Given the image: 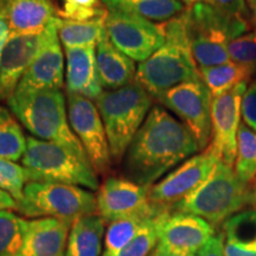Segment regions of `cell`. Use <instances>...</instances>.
<instances>
[{
	"label": "cell",
	"mask_w": 256,
	"mask_h": 256,
	"mask_svg": "<svg viewBox=\"0 0 256 256\" xmlns=\"http://www.w3.org/2000/svg\"><path fill=\"white\" fill-rule=\"evenodd\" d=\"M153 256H188V255H178V254H172V252H164L162 250V249L159 248H156L154 252H152ZM191 256V255H190Z\"/></svg>",
	"instance_id": "40"
},
{
	"label": "cell",
	"mask_w": 256,
	"mask_h": 256,
	"mask_svg": "<svg viewBox=\"0 0 256 256\" xmlns=\"http://www.w3.org/2000/svg\"><path fill=\"white\" fill-rule=\"evenodd\" d=\"M218 156L208 146L150 188L148 197L153 206L171 210L176 204L192 194L209 177L217 162Z\"/></svg>",
	"instance_id": "11"
},
{
	"label": "cell",
	"mask_w": 256,
	"mask_h": 256,
	"mask_svg": "<svg viewBox=\"0 0 256 256\" xmlns=\"http://www.w3.org/2000/svg\"><path fill=\"white\" fill-rule=\"evenodd\" d=\"M108 10L133 14L164 23L186 8L182 0H101Z\"/></svg>",
	"instance_id": "24"
},
{
	"label": "cell",
	"mask_w": 256,
	"mask_h": 256,
	"mask_svg": "<svg viewBox=\"0 0 256 256\" xmlns=\"http://www.w3.org/2000/svg\"><path fill=\"white\" fill-rule=\"evenodd\" d=\"M26 220L11 210L0 211V256H17L23 244Z\"/></svg>",
	"instance_id": "30"
},
{
	"label": "cell",
	"mask_w": 256,
	"mask_h": 256,
	"mask_svg": "<svg viewBox=\"0 0 256 256\" xmlns=\"http://www.w3.org/2000/svg\"><path fill=\"white\" fill-rule=\"evenodd\" d=\"M28 182L26 171L16 162L0 158V188L8 192L16 200H23L24 188Z\"/></svg>",
	"instance_id": "33"
},
{
	"label": "cell",
	"mask_w": 256,
	"mask_h": 256,
	"mask_svg": "<svg viewBox=\"0 0 256 256\" xmlns=\"http://www.w3.org/2000/svg\"><path fill=\"white\" fill-rule=\"evenodd\" d=\"M8 114H10L8 110H5V108H2V106H0V116H4V115H8Z\"/></svg>",
	"instance_id": "44"
},
{
	"label": "cell",
	"mask_w": 256,
	"mask_h": 256,
	"mask_svg": "<svg viewBox=\"0 0 256 256\" xmlns=\"http://www.w3.org/2000/svg\"><path fill=\"white\" fill-rule=\"evenodd\" d=\"M17 210L28 217H52L74 222L98 212L96 197L90 191L50 182H28Z\"/></svg>",
	"instance_id": "8"
},
{
	"label": "cell",
	"mask_w": 256,
	"mask_h": 256,
	"mask_svg": "<svg viewBox=\"0 0 256 256\" xmlns=\"http://www.w3.org/2000/svg\"><path fill=\"white\" fill-rule=\"evenodd\" d=\"M26 150V138L11 114L0 116V158L11 162L23 158Z\"/></svg>",
	"instance_id": "31"
},
{
	"label": "cell",
	"mask_w": 256,
	"mask_h": 256,
	"mask_svg": "<svg viewBox=\"0 0 256 256\" xmlns=\"http://www.w3.org/2000/svg\"><path fill=\"white\" fill-rule=\"evenodd\" d=\"M66 58L68 94L96 100L104 92V87L98 78L95 48H66Z\"/></svg>",
	"instance_id": "19"
},
{
	"label": "cell",
	"mask_w": 256,
	"mask_h": 256,
	"mask_svg": "<svg viewBox=\"0 0 256 256\" xmlns=\"http://www.w3.org/2000/svg\"><path fill=\"white\" fill-rule=\"evenodd\" d=\"M150 256H153V255H152V254H151V255H150Z\"/></svg>",
	"instance_id": "46"
},
{
	"label": "cell",
	"mask_w": 256,
	"mask_h": 256,
	"mask_svg": "<svg viewBox=\"0 0 256 256\" xmlns=\"http://www.w3.org/2000/svg\"><path fill=\"white\" fill-rule=\"evenodd\" d=\"M17 200L8 192L0 188V211L2 210H17Z\"/></svg>",
	"instance_id": "39"
},
{
	"label": "cell",
	"mask_w": 256,
	"mask_h": 256,
	"mask_svg": "<svg viewBox=\"0 0 256 256\" xmlns=\"http://www.w3.org/2000/svg\"><path fill=\"white\" fill-rule=\"evenodd\" d=\"M43 32L10 36L0 56V100L8 101L17 89L22 78L40 49Z\"/></svg>",
	"instance_id": "17"
},
{
	"label": "cell",
	"mask_w": 256,
	"mask_h": 256,
	"mask_svg": "<svg viewBox=\"0 0 256 256\" xmlns=\"http://www.w3.org/2000/svg\"><path fill=\"white\" fill-rule=\"evenodd\" d=\"M165 43L136 69V81L152 98L185 82L202 81L188 37V8L180 14L160 23Z\"/></svg>",
	"instance_id": "2"
},
{
	"label": "cell",
	"mask_w": 256,
	"mask_h": 256,
	"mask_svg": "<svg viewBox=\"0 0 256 256\" xmlns=\"http://www.w3.org/2000/svg\"><path fill=\"white\" fill-rule=\"evenodd\" d=\"M226 256H256V210L238 212L223 223Z\"/></svg>",
	"instance_id": "23"
},
{
	"label": "cell",
	"mask_w": 256,
	"mask_h": 256,
	"mask_svg": "<svg viewBox=\"0 0 256 256\" xmlns=\"http://www.w3.org/2000/svg\"><path fill=\"white\" fill-rule=\"evenodd\" d=\"M104 18L88 22H75L57 19V34L60 40L66 48H96L104 36Z\"/></svg>",
	"instance_id": "26"
},
{
	"label": "cell",
	"mask_w": 256,
	"mask_h": 256,
	"mask_svg": "<svg viewBox=\"0 0 256 256\" xmlns=\"http://www.w3.org/2000/svg\"><path fill=\"white\" fill-rule=\"evenodd\" d=\"M11 32H10V28L6 20L4 10L0 8V56H2L4 48L10 40Z\"/></svg>",
	"instance_id": "38"
},
{
	"label": "cell",
	"mask_w": 256,
	"mask_h": 256,
	"mask_svg": "<svg viewBox=\"0 0 256 256\" xmlns=\"http://www.w3.org/2000/svg\"><path fill=\"white\" fill-rule=\"evenodd\" d=\"M198 151L197 140L188 127L154 106L124 154V174L134 183L151 188L168 170Z\"/></svg>",
	"instance_id": "1"
},
{
	"label": "cell",
	"mask_w": 256,
	"mask_h": 256,
	"mask_svg": "<svg viewBox=\"0 0 256 256\" xmlns=\"http://www.w3.org/2000/svg\"><path fill=\"white\" fill-rule=\"evenodd\" d=\"M247 2L248 0H211V5L235 17L247 19L250 11Z\"/></svg>",
	"instance_id": "36"
},
{
	"label": "cell",
	"mask_w": 256,
	"mask_h": 256,
	"mask_svg": "<svg viewBox=\"0 0 256 256\" xmlns=\"http://www.w3.org/2000/svg\"><path fill=\"white\" fill-rule=\"evenodd\" d=\"M180 118L197 140L200 150H206L211 139V98L202 81L185 82L168 89L156 98Z\"/></svg>",
	"instance_id": "10"
},
{
	"label": "cell",
	"mask_w": 256,
	"mask_h": 256,
	"mask_svg": "<svg viewBox=\"0 0 256 256\" xmlns=\"http://www.w3.org/2000/svg\"><path fill=\"white\" fill-rule=\"evenodd\" d=\"M249 10L252 11V18H254V23L256 25V0H248Z\"/></svg>",
	"instance_id": "42"
},
{
	"label": "cell",
	"mask_w": 256,
	"mask_h": 256,
	"mask_svg": "<svg viewBox=\"0 0 256 256\" xmlns=\"http://www.w3.org/2000/svg\"><path fill=\"white\" fill-rule=\"evenodd\" d=\"M108 8L101 0H63V8L57 17L75 22H88L104 18Z\"/></svg>",
	"instance_id": "32"
},
{
	"label": "cell",
	"mask_w": 256,
	"mask_h": 256,
	"mask_svg": "<svg viewBox=\"0 0 256 256\" xmlns=\"http://www.w3.org/2000/svg\"><path fill=\"white\" fill-rule=\"evenodd\" d=\"M148 191L150 188L127 178H108L96 194L98 214L108 223L130 216L151 214L159 208L150 202Z\"/></svg>",
	"instance_id": "15"
},
{
	"label": "cell",
	"mask_w": 256,
	"mask_h": 256,
	"mask_svg": "<svg viewBox=\"0 0 256 256\" xmlns=\"http://www.w3.org/2000/svg\"><path fill=\"white\" fill-rule=\"evenodd\" d=\"M243 124L256 132V78L248 84L241 102Z\"/></svg>",
	"instance_id": "35"
},
{
	"label": "cell",
	"mask_w": 256,
	"mask_h": 256,
	"mask_svg": "<svg viewBox=\"0 0 256 256\" xmlns=\"http://www.w3.org/2000/svg\"><path fill=\"white\" fill-rule=\"evenodd\" d=\"M249 204H252V206L256 209V190L250 192V197H249Z\"/></svg>",
	"instance_id": "43"
},
{
	"label": "cell",
	"mask_w": 256,
	"mask_h": 256,
	"mask_svg": "<svg viewBox=\"0 0 256 256\" xmlns=\"http://www.w3.org/2000/svg\"><path fill=\"white\" fill-rule=\"evenodd\" d=\"M234 170L244 184L254 183L256 178V132L243 122L238 128V152Z\"/></svg>",
	"instance_id": "28"
},
{
	"label": "cell",
	"mask_w": 256,
	"mask_h": 256,
	"mask_svg": "<svg viewBox=\"0 0 256 256\" xmlns=\"http://www.w3.org/2000/svg\"><path fill=\"white\" fill-rule=\"evenodd\" d=\"M200 75L214 98L232 90L240 83L249 82L254 72L242 64L229 60L220 66L200 68Z\"/></svg>",
	"instance_id": "25"
},
{
	"label": "cell",
	"mask_w": 256,
	"mask_h": 256,
	"mask_svg": "<svg viewBox=\"0 0 256 256\" xmlns=\"http://www.w3.org/2000/svg\"><path fill=\"white\" fill-rule=\"evenodd\" d=\"M104 223V220L96 214L74 220L64 256H101Z\"/></svg>",
	"instance_id": "22"
},
{
	"label": "cell",
	"mask_w": 256,
	"mask_h": 256,
	"mask_svg": "<svg viewBox=\"0 0 256 256\" xmlns=\"http://www.w3.org/2000/svg\"><path fill=\"white\" fill-rule=\"evenodd\" d=\"M104 28L114 46L136 62H145L165 43L159 24L133 14L108 10Z\"/></svg>",
	"instance_id": "9"
},
{
	"label": "cell",
	"mask_w": 256,
	"mask_h": 256,
	"mask_svg": "<svg viewBox=\"0 0 256 256\" xmlns=\"http://www.w3.org/2000/svg\"><path fill=\"white\" fill-rule=\"evenodd\" d=\"M4 10L11 34H42L57 17L52 0H8Z\"/></svg>",
	"instance_id": "20"
},
{
	"label": "cell",
	"mask_w": 256,
	"mask_h": 256,
	"mask_svg": "<svg viewBox=\"0 0 256 256\" xmlns=\"http://www.w3.org/2000/svg\"><path fill=\"white\" fill-rule=\"evenodd\" d=\"M96 63L102 87L108 90L122 88L136 80L134 60L114 46L106 31L96 46Z\"/></svg>",
	"instance_id": "21"
},
{
	"label": "cell",
	"mask_w": 256,
	"mask_h": 256,
	"mask_svg": "<svg viewBox=\"0 0 256 256\" xmlns=\"http://www.w3.org/2000/svg\"><path fill=\"white\" fill-rule=\"evenodd\" d=\"M8 104L22 124L34 136L66 147L89 159L70 126L66 100L60 90L14 92Z\"/></svg>",
	"instance_id": "3"
},
{
	"label": "cell",
	"mask_w": 256,
	"mask_h": 256,
	"mask_svg": "<svg viewBox=\"0 0 256 256\" xmlns=\"http://www.w3.org/2000/svg\"><path fill=\"white\" fill-rule=\"evenodd\" d=\"M162 210L165 209L159 208V209H156L151 214L130 216L127 217V218H121L110 222L104 235V250L101 256H110L119 252L120 249H122L130 240L136 238V235L144 228V226Z\"/></svg>",
	"instance_id": "27"
},
{
	"label": "cell",
	"mask_w": 256,
	"mask_h": 256,
	"mask_svg": "<svg viewBox=\"0 0 256 256\" xmlns=\"http://www.w3.org/2000/svg\"><path fill=\"white\" fill-rule=\"evenodd\" d=\"M252 184H254V186H256V178H255V180H254V183H252Z\"/></svg>",
	"instance_id": "45"
},
{
	"label": "cell",
	"mask_w": 256,
	"mask_h": 256,
	"mask_svg": "<svg viewBox=\"0 0 256 256\" xmlns=\"http://www.w3.org/2000/svg\"><path fill=\"white\" fill-rule=\"evenodd\" d=\"M228 51L230 60L242 64L256 74V28L230 40Z\"/></svg>",
	"instance_id": "34"
},
{
	"label": "cell",
	"mask_w": 256,
	"mask_h": 256,
	"mask_svg": "<svg viewBox=\"0 0 256 256\" xmlns=\"http://www.w3.org/2000/svg\"><path fill=\"white\" fill-rule=\"evenodd\" d=\"M56 17L43 32L40 49L14 92L60 90L63 87V51Z\"/></svg>",
	"instance_id": "14"
},
{
	"label": "cell",
	"mask_w": 256,
	"mask_h": 256,
	"mask_svg": "<svg viewBox=\"0 0 256 256\" xmlns=\"http://www.w3.org/2000/svg\"><path fill=\"white\" fill-rule=\"evenodd\" d=\"M215 236V229L206 220L190 214L171 211L160 228L156 248L178 255H194Z\"/></svg>",
	"instance_id": "16"
},
{
	"label": "cell",
	"mask_w": 256,
	"mask_h": 256,
	"mask_svg": "<svg viewBox=\"0 0 256 256\" xmlns=\"http://www.w3.org/2000/svg\"><path fill=\"white\" fill-rule=\"evenodd\" d=\"M248 82L240 83L232 90L212 98L211 102V139L209 147L220 162L234 168L238 152V133L241 124L242 96Z\"/></svg>",
	"instance_id": "13"
},
{
	"label": "cell",
	"mask_w": 256,
	"mask_h": 256,
	"mask_svg": "<svg viewBox=\"0 0 256 256\" xmlns=\"http://www.w3.org/2000/svg\"><path fill=\"white\" fill-rule=\"evenodd\" d=\"M171 210H162L147 222L144 228L122 249L110 256H150L159 243L162 224Z\"/></svg>",
	"instance_id": "29"
},
{
	"label": "cell",
	"mask_w": 256,
	"mask_h": 256,
	"mask_svg": "<svg viewBox=\"0 0 256 256\" xmlns=\"http://www.w3.org/2000/svg\"><path fill=\"white\" fill-rule=\"evenodd\" d=\"M183 4L186 6V8H191V6L200 4V2H208V4H211V0H182Z\"/></svg>",
	"instance_id": "41"
},
{
	"label": "cell",
	"mask_w": 256,
	"mask_h": 256,
	"mask_svg": "<svg viewBox=\"0 0 256 256\" xmlns=\"http://www.w3.org/2000/svg\"><path fill=\"white\" fill-rule=\"evenodd\" d=\"M250 192L234 168L220 160L209 177L171 211L190 214L217 226L249 204Z\"/></svg>",
	"instance_id": "5"
},
{
	"label": "cell",
	"mask_w": 256,
	"mask_h": 256,
	"mask_svg": "<svg viewBox=\"0 0 256 256\" xmlns=\"http://www.w3.org/2000/svg\"><path fill=\"white\" fill-rule=\"evenodd\" d=\"M188 14L191 52L198 68L229 62V42L250 28L246 18L235 17L208 2L188 8Z\"/></svg>",
	"instance_id": "4"
},
{
	"label": "cell",
	"mask_w": 256,
	"mask_h": 256,
	"mask_svg": "<svg viewBox=\"0 0 256 256\" xmlns=\"http://www.w3.org/2000/svg\"><path fill=\"white\" fill-rule=\"evenodd\" d=\"M191 256H226L224 254V235L223 232L215 235L210 241Z\"/></svg>",
	"instance_id": "37"
},
{
	"label": "cell",
	"mask_w": 256,
	"mask_h": 256,
	"mask_svg": "<svg viewBox=\"0 0 256 256\" xmlns=\"http://www.w3.org/2000/svg\"><path fill=\"white\" fill-rule=\"evenodd\" d=\"M72 224L52 217L28 220L23 244L17 256H64Z\"/></svg>",
	"instance_id": "18"
},
{
	"label": "cell",
	"mask_w": 256,
	"mask_h": 256,
	"mask_svg": "<svg viewBox=\"0 0 256 256\" xmlns=\"http://www.w3.org/2000/svg\"><path fill=\"white\" fill-rule=\"evenodd\" d=\"M68 118L92 168L98 174H106L110 170L112 154L104 121L96 104L81 95L68 94Z\"/></svg>",
	"instance_id": "12"
},
{
	"label": "cell",
	"mask_w": 256,
	"mask_h": 256,
	"mask_svg": "<svg viewBox=\"0 0 256 256\" xmlns=\"http://www.w3.org/2000/svg\"><path fill=\"white\" fill-rule=\"evenodd\" d=\"M152 96L134 80L115 90L104 92L95 100L104 121L112 158L119 160L151 110Z\"/></svg>",
	"instance_id": "6"
},
{
	"label": "cell",
	"mask_w": 256,
	"mask_h": 256,
	"mask_svg": "<svg viewBox=\"0 0 256 256\" xmlns=\"http://www.w3.org/2000/svg\"><path fill=\"white\" fill-rule=\"evenodd\" d=\"M28 182H50L98 190V179L89 162L76 152L57 144L26 138L22 158Z\"/></svg>",
	"instance_id": "7"
}]
</instances>
